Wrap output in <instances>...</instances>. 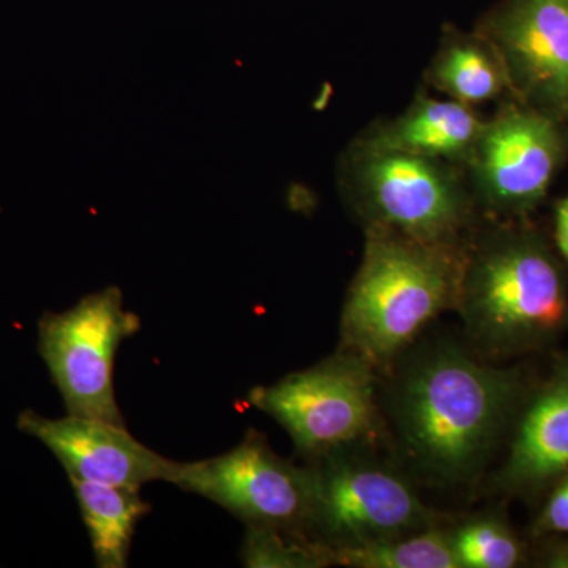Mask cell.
Segmentation results:
<instances>
[{"mask_svg":"<svg viewBox=\"0 0 568 568\" xmlns=\"http://www.w3.org/2000/svg\"><path fill=\"white\" fill-rule=\"evenodd\" d=\"M525 399L519 369L443 343L402 369L392 410L403 452L418 473L458 485L480 474Z\"/></svg>","mask_w":568,"mask_h":568,"instance_id":"6da1fadb","label":"cell"},{"mask_svg":"<svg viewBox=\"0 0 568 568\" xmlns=\"http://www.w3.org/2000/svg\"><path fill=\"white\" fill-rule=\"evenodd\" d=\"M457 312L485 358L544 349L568 331V267L532 220L481 216L467 241Z\"/></svg>","mask_w":568,"mask_h":568,"instance_id":"7a4b0ae2","label":"cell"},{"mask_svg":"<svg viewBox=\"0 0 568 568\" xmlns=\"http://www.w3.org/2000/svg\"><path fill=\"white\" fill-rule=\"evenodd\" d=\"M364 231V256L343 305L339 349L388 375L426 325L457 312L467 242Z\"/></svg>","mask_w":568,"mask_h":568,"instance_id":"3957f363","label":"cell"},{"mask_svg":"<svg viewBox=\"0 0 568 568\" xmlns=\"http://www.w3.org/2000/svg\"><path fill=\"white\" fill-rule=\"evenodd\" d=\"M338 185L364 230L466 244L481 219L463 168L355 138L339 156Z\"/></svg>","mask_w":568,"mask_h":568,"instance_id":"277c9868","label":"cell"},{"mask_svg":"<svg viewBox=\"0 0 568 568\" xmlns=\"http://www.w3.org/2000/svg\"><path fill=\"white\" fill-rule=\"evenodd\" d=\"M377 376L357 355L338 349L272 386L254 387L248 402L278 422L297 450L313 462L345 448L364 447L381 436Z\"/></svg>","mask_w":568,"mask_h":568,"instance_id":"5b68a950","label":"cell"},{"mask_svg":"<svg viewBox=\"0 0 568 568\" xmlns=\"http://www.w3.org/2000/svg\"><path fill=\"white\" fill-rule=\"evenodd\" d=\"M567 162V130L508 97L485 118L465 173L484 219L525 220L545 203Z\"/></svg>","mask_w":568,"mask_h":568,"instance_id":"8992f818","label":"cell"},{"mask_svg":"<svg viewBox=\"0 0 568 568\" xmlns=\"http://www.w3.org/2000/svg\"><path fill=\"white\" fill-rule=\"evenodd\" d=\"M357 448L310 462L315 484L312 537L336 548L437 526L435 514L402 474Z\"/></svg>","mask_w":568,"mask_h":568,"instance_id":"52a82bcc","label":"cell"},{"mask_svg":"<svg viewBox=\"0 0 568 568\" xmlns=\"http://www.w3.org/2000/svg\"><path fill=\"white\" fill-rule=\"evenodd\" d=\"M140 328V317L125 310L115 286L40 317L39 353L70 416L125 425L115 399V353Z\"/></svg>","mask_w":568,"mask_h":568,"instance_id":"ba28073f","label":"cell"},{"mask_svg":"<svg viewBox=\"0 0 568 568\" xmlns=\"http://www.w3.org/2000/svg\"><path fill=\"white\" fill-rule=\"evenodd\" d=\"M173 485L223 507L246 526L312 536V467L280 457L256 429H248L242 443L226 454L181 463Z\"/></svg>","mask_w":568,"mask_h":568,"instance_id":"9c48e42d","label":"cell"},{"mask_svg":"<svg viewBox=\"0 0 568 568\" xmlns=\"http://www.w3.org/2000/svg\"><path fill=\"white\" fill-rule=\"evenodd\" d=\"M474 29L499 51L511 97L568 132V0H497Z\"/></svg>","mask_w":568,"mask_h":568,"instance_id":"30bf717a","label":"cell"},{"mask_svg":"<svg viewBox=\"0 0 568 568\" xmlns=\"http://www.w3.org/2000/svg\"><path fill=\"white\" fill-rule=\"evenodd\" d=\"M18 428L50 448L69 477L141 489L151 481L173 484L181 462L144 446L125 425L70 416L48 418L22 410Z\"/></svg>","mask_w":568,"mask_h":568,"instance_id":"8fae6325","label":"cell"},{"mask_svg":"<svg viewBox=\"0 0 568 568\" xmlns=\"http://www.w3.org/2000/svg\"><path fill=\"white\" fill-rule=\"evenodd\" d=\"M495 487L506 495H544L568 473V355L521 406Z\"/></svg>","mask_w":568,"mask_h":568,"instance_id":"7c38bea8","label":"cell"},{"mask_svg":"<svg viewBox=\"0 0 568 568\" xmlns=\"http://www.w3.org/2000/svg\"><path fill=\"white\" fill-rule=\"evenodd\" d=\"M484 123L485 118L476 108L446 97L437 99L422 85L405 111L373 122L355 140L373 148L440 160L465 170Z\"/></svg>","mask_w":568,"mask_h":568,"instance_id":"4fadbf2b","label":"cell"},{"mask_svg":"<svg viewBox=\"0 0 568 568\" xmlns=\"http://www.w3.org/2000/svg\"><path fill=\"white\" fill-rule=\"evenodd\" d=\"M424 85L476 110L511 97L506 65L495 44L477 29L465 31L452 22L443 26Z\"/></svg>","mask_w":568,"mask_h":568,"instance_id":"5bb4252c","label":"cell"},{"mask_svg":"<svg viewBox=\"0 0 568 568\" xmlns=\"http://www.w3.org/2000/svg\"><path fill=\"white\" fill-rule=\"evenodd\" d=\"M85 529L91 537L97 567L125 568L138 523L151 514L140 489L112 487L70 477Z\"/></svg>","mask_w":568,"mask_h":568,"instance_id":"9a60e30c","label":"cell"},{"mask_svg":"<svg viewBox=\"0 0 568 568\" xmlns=\"http://www.w3.org/2000/svg\"><path fill=\"white\" fill-rule=\"evenodd\" d=\"M332 559L334 566L351 568H459L448 529L439 526L407 536L332 548Z\"/></svg>","mask_w":568,"mask_h":568,"instance_id":"2e32d148","label":"cell"},{"mask_svg":"<svg viewBox=\"0 0 568 568\" xmlns=\"http://www.w3.org/2000/svg\"><path fill=\"white\" fill-rule=\"evenodd\" d=\"M447 529L459 568H514L525 562V545L499 514L476 515Z\"/></svg>","mask_w":568,"mask_h":568,"instance_id":"e0dca14e","label":"cell"},{"mask_svg":"<svg viewBox=\"0 0 568 568\" xmlns=\"http://www.w3.org/2000/svg\"><path fill=\"white\" fill-rule=\"evenodd\" d=\"M242 562L252 568H323L334 566L331 545L304 532L246 526Z\"/></svg>","mask_w":568,"mask_h":568,"instance_id":"ac0fdd59","label":"cell"},{"mask_svg":"<svg viewBox=\"0 0 568 568\" xmlns=\"http://www.w3.org/2000/svg\"><path fill=\"white\" fill-rule=\"evenodd\" d=\"M544 508L534 523L537 537L568 536V473L552 484L547 491Z\"/></svg>","mask_w":568,"mask_h":568,"instance_id":"d6986e66","label":"cell"},{"mask_svg":"<svg viewBox=\"0 0 568 568\" xmlns=\"http://www.w3.org/2000/svg\"><path fill=\"white\" fill-rule=\"evenodd\" d=\"M555 230H552V244L558 250L559 256L568 267V194L560 197L555 205Z\"/></svg>","mask_w":568,"mask_h":568,"instance_id":"ffe728a7","label":"cell"},{"mask_svg":"<svg viewBox=\"0 0 568 568\" xmlns=\"http://www.w3.org/2000/svg\"><path fill=\"white\" fill-rule=\"evenodd\" d=\"M541 562H544L545 567L568 568V538L555 541L545 552V558Z\"/></svg>","mask_w":568,"mask_h":568,"instance_id":"44dd1931","label":"cell"}]
</instances>
